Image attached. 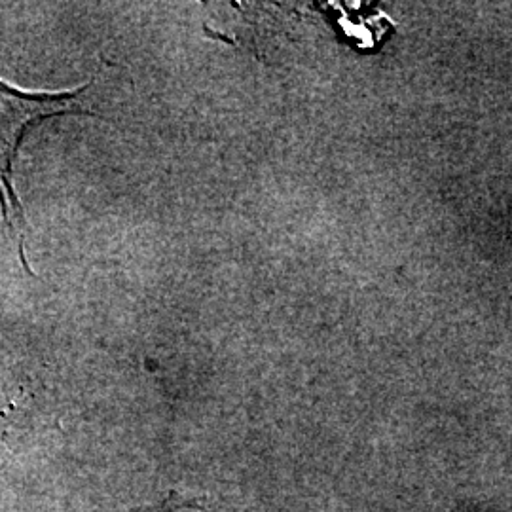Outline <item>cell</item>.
<instances>
[{"label":"cell","mask_w":512,"mask_h":512,"mask_svg":"<svg viewBox=\"0 0 512 512\" xmlns=\"http://www.w3.org/2000/svg\"><path fill=\"white\" fill-rule=\"evenodd\" d=\"M86 90L88 88L67 93H25L0 82V207L10 236L18 243L19 258L27 272L31 270L23 255L25 219L12 184V165L27 129L44 118L82 110V95Z\"/></svg>","instance_id":"obj_1"}]
</instances>
